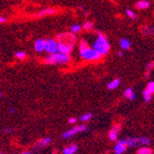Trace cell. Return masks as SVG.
I'll use <instances>...</instances> for the list:
<instances>
[{"label":"cell","instance_id":"22","mask_svg":"<svg viewBox=\"0 0 154 154\" xmlns=\"http://www.w3.org/2000/svg\"><path fill=\"white\" fill-rule=\"evenodd\" d=\"M153 68H154V62L153 61L149 62L147 64V66H146V72H145V77L146 78H149V73H150V71L152 70Z\"/></svg>","mask_w":154,"mask_h":154},{"label":"cell","instance_id":"10","mask_svg":"<svg viewBox=\"0 0 154 154\" xmlns=\"http://www.w3.org/2000/svg\"><path fill=\"white\" fill-rule=\"evenodd\" d=\"M127 149H128V146L125 144L123 139H119L114 147V152L115 154H123L127 150Z\"/></svg>","mask_w":154,"mask_h":154},{"label":"cell","instance_id":"27","mask_svg":"<svg viewBox=\"0 0 154 154\" xmlns=\"http://www.w3.org/2000/svg\"><path fill=\"white\" fill-rule=\"evenodd\" d=\"M26 53L24 52V51H18V52H16L15 53V57H16V58H18V59H20V60H22V59H24L25 57H26Z\"/></svg>","mask_w":154,"mask_h":154},{"label":"cell","instance_id":"15","mask_svg":"<svg viewBox=\"0 0 154 154\" xmlns=\"http://www.w3.org/2000/svg\"><path fill=\"white\" fill-rule=\"evenodd\" d=\"M119 45L122 50H129L131 48V42L127 38H121Z\"/></svg>","mask_w":154,"mask_h":154},{"label":"cell","instance_id":"26","mask_svg":"<svg viewBox=\"0 0 154 154\" xmlns=\"http://www.w3.org/2000/svg\"><path fill=\"white\" fill-rule=\"evenodd\" d=\"M125 14H127V16L131 19V20H136L137 19V15H136V13L131 10V9H127L125 10Z\"/></svg>","mask_w":154,"mask_h":154},{"label":"cell","instance_id":"1","mask_svg":"<svg viewBox=\"0 0 154 154\" xmlns=\"http://www.w3.org/2000/svg\"><path fill=\"white\" fill-rule=\"evenodd\" d=\"M79 55L82 59L86 61H97L102 57L94 48L89 46L85 40H81L79 43Z\"/></svg>","mask_w":154,"mask_h":154},{"label":"cell","instance_id":"11","mask_svg":"<svg viewBox=\"0 0 154 154\" xmlns=\"http://www.w3.org/2000/svg\"><path fill=\"white\" fill-rule=\"evenodd\" d=\"M58 42V41H57ZM59 44V52L63 54H70L73 50L74 45L73 44H67V43H61L58 42Z\"/></svg>","mask_w":154,"mask_h":154},{"label":"cell","instance_id":"14","mask_svg":"<svg viewBox=\"0 0 154 154\" xmlns=\"http://www.w3.org/2000/svg\"><path fill=\"white\" fill-rule=\"evenodd\" d=\"M78 146L76 144H70L65 147L63 149V154H75L78 150Z\"/></svg>","mask_w":154,"mask_h":154},{"label":"cell","instance_id":"23","mask_svg":"<svg viewBox=\"0 0 154 154\" xmlns=\"http://www.w3.org/2000/svg\"><path fill=\"white\" fill-rule=\"evenodd\" d=\"M82 29V26H80L79 24H74L70 27V32L72 33H79L81 32Z\"/></svg>","mask_w":154,"mask_h":154},{"label":"cell","instance_id":"17","mask_svg":"<svg viewBox=\"0 0 154 154\" xmlns=\"http://www.w3.org/2000/svg\"><path fill=\"white\" fill-rule=\"evenodd\" d=\"M141 32L144 36H151L154 34V27L150 26V25H146V26L142 27Z\"/></svg>","mask_w":154,"mask_h":154},{"label":"cell","instance_id":"8","mask_svg":"<svg viewBox=\"0 0 154 154\" xmlns=\"http://www.w3.org/2000/svg\"><path fill=\"white\" fill-rule=\"evenodd\" d=\"M52 143V138L51 137H44V138H41L39 140L35 143L34 145V149L38 150L41 149L43 148H45L47 146H49Z\"/></svg>","mask_w":154,"mask_h":154},{"label":"cell","instance_id":"13","mask_svg":"<svg viewBox=\"0 0 154 154\" xmlns=\"http://www.w3.org/2000/svg\"><path fill=\"white\" fill-rule=\"evenodd\" d=\"M55 13V9L53 8H45L43 10H41L40 12H38L36 14V17L40 18V17H45V16H49V15H53V14Z\"/></svg>","mask_w":154,"mask_h":154},{"label":"cell","instance_id":"20","mask_svg":"<svg viewBox=\"0 0 154 154\" xmlns=\"http://www.w3.org/2000/svg\"><path fill=\"white\" fill-rule=\"evenodd\" d=\"M152 153H153L152 149H150L148 146H142L137 151V154H152Z\"/></svg>","mask_w":154,"mask_h":154},{"label":"cell","instance_id":"3","mask_svg":"<svg viewBox=\"0 0 154 154\" xmlns=\"http://www.w3.org/2000/svg\"><path fill=\"white\" fill-rule=\"evenodd\" d=\"M93 48L99 53L101 55H105L110 51V44L107 37L103 33H99L96 37V40L93 43Z\"/></svg>","mask_w":154,"mask_h":154},{"label":"cell","instance_id":"31","mask_svg":"<svg viewBox=\"0 0 154 154\" xmlns=\"http://www.w3.org/2000/svg\"><path fill=\"white\" fill-rule=\"evenodd\" d=\"M7 21V19L6 18H4V17H0V22L1 23H4V22H6Z\"/></svg>","mask_w":154,"mask_h":154},{"label":"cell","instance_id":"7","mask_svg":"<svg viewBox=\"0 0 154 154\" xmlns=\"http://www.w3.org/2000/svg\"><path fill=\"white\" fill-rule=\"evenodd\" d=\"M76 36L75 33L70 32H63L57 35V41L61 43H67V44H75L76 43Z\"/></svg>","mask_w":154,"mask_h":154},{"label":"cell","instance_id":"12","mask_svg":"<svg viewBox=\"0 0 154 154\" xmlns=\"http://www.w3.org/2000/svg\"><path fill=\"white\" fill-rule=\"evenodd\" d=\"M34 50L37 53H42L45 50V40L38 39L34 43Z\"/></svg>","mask_w":154,"mask_h":154},{"label":"cell","instance_id":"4","mask_svg":"<svg viewBox=\"0 0 154 154\" xmlns=\"http://www.w3.org/2000/svg\"><path fill=\"white\" fill-rule=\"evenodd\" d=\"M123 141L128 147H142L148 146L150 143V139L147 137H125Z\"/></svg>","mask_w":154,"mask_h":154},{"label":"cell","instance_id":"35","mask_svg":"<svg viewBox=\"0 0 154 154\" xmlns=\"http://www.w3.org/2000/svg\"><path fill=\"white\" fill-rule=\"evenodd\" d=\"M32 154H38V153H34V152H32Z\"/></svg>","mask_w":154,"mask_h":154},{"label":"cell","instance_id":"18","mask_svg":"<svg viewBox=\"0 0 154 154\" xmlns=\"http://www.w3.org/2000/svg\"><path fill=\"white\" fill-rule=\"evenodd\" d=\"M136 7H137V8L140 9V10L147 9L149 7V2L148 1V0H140V1L137 2Z\"/></svg>","mask_w":154,"mask_h":154},{"label":"cell","instance_id":"19","mask_svg":"<svg viewBox=\"0 0 154 154\" xmlns=\"http://www.w3.org/2000/svg\"><path fill=\"white\" fill-rule=\"evenodd\" d=\"M119 85H120V79H113V80L108 83L107 88L109 90H115V89L118 88Z\"/></svg>","mask_w":154,"mask_h":154},{"label":"cell","instance_id":"29","mask_svg":"<svg viewBox=\"0 0 154 154\" xmlns=\"http://www.w3.org/2000/svg\"><path fill=\"white\" fill-rule=\"evenodd\" d=\"M3 132H4L5 134H12V133L14 132V128L8 127V128H6L3 130Z\"/></svg>","mask_w":154,"mask_h":154},{"label":"cell","instance_id":"34","mask_svg":"<svg viewBox=\"0 0 154 154\" xmlns=\"http://www.w3.org/2000/svg\"><path fill=\"white\" fill-rule=\"evenodd\" d=\"M20 154H32V152H28V151H24V152H21Z\"/></svg>","mask_w":154,"mask_h":154},{"label":"cell","instance_id":"9","mask_svg":"<svg viewBox=\"0 0 154 154\" xmlns=\"http://www.w3.org/2000/svg\"><path fill=\"white\" fill-rule=\"evenodd\" d=\"M120 129H121L120 125H115L114 127L112 128V129L109 131V139L111 141L116 140L119 135V132H120Z\"/></svg>","mask_w":154,"mask_h":154},{"label":"cell","instance_id":"6","mask_svg":"<svg viewBox=\"0 0 154 154\" xmlns=\"http://www.w3.org/2000/svg\"><path fill=\"white\" fill-rule=\"evenodd\" d=\"M45 51L46 53H48L49 54L59 52L58 42L54 39H51V38L45 39Z\"/></svg>","mask_w":154,"mask_h":154},{"label":"cell","instance_id":"32","mask_svg":"<svg viewBox=\"0 0 154 154\" xmlns=\"http://www.w3.org/2000/svg\"><path fill=\"white\" fill-rule=\"evenodd\" d=\"M9 113L10 114H14V113H15V108H9Z\"/></svg>","mask_w":154,"mask_h":154},{"label":"cell","instance_id":"28","mask_svg":"<svg viewBox=\"0 0 154 154\" xmlns=\"http://www.w3.org/2000/svg\"><path fill=\"white\" fill-rule=\"evenodd\" d=\"M148 92L153 94L154 93V81H151V82H149L148 85H147V88L145 89Z\"/></svg>","mask_w":154,"mask_h":154},{"label":"cell","instance_id":"2","mask_svg":"<svg viewBox=\"0 0 154 154\" xmlns=\"http://www.w3.org/2000/svg\"><path fill=\"white\" fill-rule=\"evenodd\" d=\"M70 61H71L70 54L57 52L49 54L45 58V63L47 65H66Z\"/></svg>","mask_w":154,"mask_h":154},{"label":"cell","instance_id":"30","mask_svg":"<svg viewBox=\"0 0 154 154\" xmlns=\"http://www.w3.org/2000/svg\"><path fill=\"white\" fill-rule=\"evenodd\" d=\"M68 123L70 124V125H74V124H76V123H77V118H75V117H71V118H69V120H68Z\"/></svg>","mask_w":154,"mask_h":154},{"label":"cell","instance_id":"24","mask_svg":"<svg viewBox=\"0 0 154 154\" xmlns=\"http://www.w3.org/2000/svg\"><path fill=\"white\" fill-rule=\"evenodd\" d=\"M91 117H92V114L87 113V114L82 115V116L79 117V120H80L81 122H88V121H90V120L91 119Z\"/></svg>","mask_w":154,"mask_h":154},{"label":"cell","instance_id":"33","mask_svg":"<svg viewBox=\"0 0 154 154\" xmlns=\"http://www.w3.org/2000/svg\"><path fill=\"white\" fill-rule=\"evenodd\" d=\"M117 55H118L119 57H123V53H122V52H118Z\"/></svg>","mask_w":154,"mask_h":154},{"label":"cell","instance_id":"16","mask_svg":"<svg viewBox=\"0 0 154 154\" xmlns=\"http://www.w3.org/2000/svg\"><path fill=\"white\" fill-rule=\"evenodd\" d=\"M123 95L125 96V98H127V99H128L130 101H134L136 99V93L132 88H128L124 91Z\"/></svg>","mask_w":154,"mask_h":154},{"label":"cell","instance_id":"36","mask_svg":"<svg viewBox=\"0 0 154 154\" xmlns=\"http://www.w3.org/2000/svg\"><path fill=\"white\" fill-rule=\"evenodd\" d=\"M0 154H5V153H4V152H1V153H0Z\"/></svg>","mask_w":154,"mask_h":154},{"label":"cell","instance_id":"25","mask_svg":"<svg viewBox=\"0 0 154 154\" xmlns=\"http://www.w3.org/2000/svg\"><path fill=\"white\" fill-rule=\"evenodd\" d=\"M152 95L153 94H151V93H149V92H148L146 90L143 91V97H144V101L146 102V103H149L150 101H151V99H152Z\"/></svg>","mask_w":154,"mask_h":154},{"label":"cell","instance_id":"21","mask_svg":"<svg viewBox=\"0 0 154 154\" xmlns=\"http://www.w3.org/2000/svg\"><path fill=\"white\" fill-rule=\"evenodd\" d=\"M82 28L84 30H86V31H91V30H93V28H94V24H93L92 21L88 20V21H85L83 23Z\"/></svg>","mask_w":154,"mask_h":154},{"label":"cell","instance_id":"5","mask_svg":"<svg viewBox=\"0 0 154 154\" xmlns=\"http://www.w3.org/2000/svg\"><path fill=\"white\" fill-rule=\"evenodd\" d=\"M88 130V127L86 125H76V127H73L71 129H69L66 132L63 133L62 137L64 139H68L71 138L72 137H74L75 135L81 133V132H85Z\"/></svg>","mask_w":154,"mask_h":154}]
</instances>
